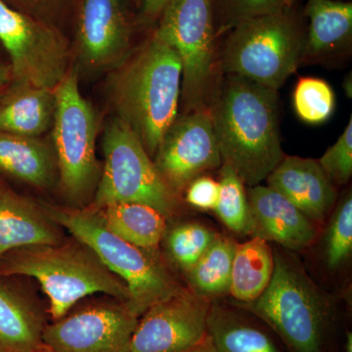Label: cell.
Masks as SVG:
<instances>
[{"label":"cell","mask_w":352,"mask_h":352,"mask_svg":"<svg viewBox=\"0 0 352 352\" xmlns=\"http://www.w3.org/2000/svg\"><path fill=\"white\" fill-rule=\"evenodd\" d=\"M208 107L221 156L245 185L265 180L284 157L278 90L221 74Z\"/></svg>","instance_id":"6da1fadb"},{"label":"cell","mask_w":352,"mask_h":352,"mask_svg":"<svg viewBox=\"0 0 352 352\" xmlns=\"http://www.w3.org/2000/svg\"><path fill=\"white\" fill-rule=\"evenodd\" d=\"M109 96L118 119L154 157L178 116L182 66L175 50L154 34L112 69Z\"/></svg>","instance_id":"7a4b0ae2"},{"label":"cell","mask_w":352,"mask_h":352,"mask_svg":"<svg viewBox=\"0 0 352 352\" xmlns=\"http://www.w3.org/2000/svg\"><path fill=\"white\" fill-rule=\"evenodd\" d=\"M0 276L34 278L50 302L55 321L68 314L78 300L94 294L129 302L126 285L102 263L88 245L69 243L19 248L0 258Z\"/></svg>","instance_id":"3957f363"},{"label":"cell","mask_w":352,"mask_h":352,"mask_svg":"<svg viewBox=\"0 0 352 352\" xmlns=\"http://www.w3.org/2000/svg\"><path fill=\"white\" fill-rule=\"evenodd\" d=\"M245 305L292 352H325L333 303L294 258L274 252L270 284Z\"/></svg>","instance_id":"277c9868"},{"label":"cell","mask_w":352,"mask_h":352,"mask_svg":"<svg viewBox=\"0 0 352 352\" xmlns=\"http://www.w3.org/2000/svg\"><path fill=\"white\" fill-rule=\"evenodd\" d=\"M229 32L219 57L221 74L278 90L305 60V30L294 8L251 18Z\"/></svg>","instance_id":"5b68a950"},{"label":"cell","mask_w":352,"mask_h":352,"mask_svg":"<svg viewBox=\"0 0 352 352\" xmlns=\"http://www.w3.org/2000/svg\"><path fill=\"white\" fill-rule=\"evenodd\" d=\"M51 219L88 245L111 272L126 285L127 305L140 317L155 303L180 288L153 251L141 249L109 230L100 215L89 206L59 208L43 205Z\"/></svg>","instance_id":"8992f818"},{"label":"cell","mask_w":352,"mask_h":352,"mask_svg":"<svg viewBox=\"0 0 352 352\" xmlns=\"http://www.w3.org/2000/svg\"><path fill=\"white\" fill-rule=\"evenodd\" d=\"M52 126L53 150L62 193L76 206L95 193L100 179L96 157L98 117L78 87V73L69 68L56 87Z\"/></svg>","instance_id":"52a82bcc"},{"label":"cell","mask_w":352,"mask_h":352,"mask_svg":"<svg viewBox=\"0 0 352 352\" xmlns=\"http://www.w3.org/2000/svg\"><path fill=\"white\" fill-rule=\"evenodd\" d=\"M102 149L105 162L89 207L139 203L157 208L168 219L175 214L177 194L160 175L138 136L118 118L106 126Z\"/></svg>","instance_id":"ba28073f"},{"label":"cell","mask_w":352,"mask_h":352,"mask_svg":"<svg viewBox=\"0 0 352 352\" xmlns=\"http://www.w3.org/2000/svg\"><path fill=\"white\" fill-rule=\"evenodd\" d=\"M159 19L155 36L170 46L182 62L185 112L208 107L217 80L212 0H171Z\"/></svg>","instance_id":"9c48e42d"},{"label":"cell","mask_w":352,"mask_h":352,"mask_svg":"<svg viewBox=\"0 0 352 352\" xmlns=\"http://www.w3.org/2000/svg\"><path fill=\"white\" fill-rule=\"evenodd\" d=\"M0 43L10 59L13 80L54 89L69 69L63 32L0 0Z\"/></svg>","instance_id":"30bf717a"},{"label":"cell","mask_w":352,"mask_h":352,"mask_svg":"<svg viewBox=\"0 0 352 352\" xmlns=\"http://www.w3.org/2000/svg\"><path fill=\"white\" fill-rule=\"evenodd\" d=\"M153 162L177 195L204 173L221 166L210 109H196L177 116L164 134Z\"/></svg>","instance_id":"8fae6325"},{"label":"cell","mask_w":352,"mask_h":352,"mask_svg":"<svg viewBox=\"0 0 352 352\" xmlns=\"http://www.w3.org/2000/svg\"><path fill=\"white\" fill-rule=\"evenodd\" d=\"M138 319L120 300L95 303L45 326L43 344L55 352H131Z\"/></svg>","instance_id":"7c38bea8"},{"label":"cell","mask_w":352,"mask_h":352,"mask_svg":"<svg viewBox=\"0 0 352 352\" xmlns=\"http://www.w3.org/2000/svg\"><path fill=\"white\" fill-rule=\"evenodd\" d=\"M210 300L179 288L139 317L131 352H180L208 333Z\"/></svg>","instance_id":"4fadbf2b"},{"label":"cell","mask_w":352,"mask_h":352,"mask_svg":"<svg viewBox=\"0 0 352 352\" xmlns=\"http://www.w3.org/2000/svg\"><path fill=\"white\" fill-rule=\"evenodd\" d=\"M131 41L124 0H82L76 43L78 57L88 69H115L129 56Z\"/></svg>","instance_id":"5bb4252c"},{"label":"cell","mask_w":352,"mask_h":352,"mask_svg":"<svg viewBox=\"0 0 352 352\" xmlns=\"http://www.w3.org/2000/svg\"><path fill=\"white\" fill-rule=\"evenodd\" d=\"M266 179L311 221L325 219L337 200L333 183L316 160L284 157Z\"/></svg>","instance_id":"9a60e30c"},{"label":"cell","mask_w":352,"mask_h":352,"mask_svg":"<svg viewBox=\"0 0 352 352\" xmlns=\"http://www.w3.org/2000/svg\"><path fill=\"white\" fill-rule=\"evenodd\" d=\"M247 196L254 219V237L291 250L302 249L314 242V222L276 190L256 185L249 189Z\"/></svg>","instance_id":"2e32d148"},{"label":"cell","mask_w":352,"mask_h":352,"mask_svg":"<svg viewBox=\"0 0 352 352\" xmlns=\"http://www.w3.org/2000/svg\"><path fill=\"white\" fill-rule=\"evenodd\" d=\"M64 242L43 205L7 188L0 192V258L19 248Z\"/></svg>","instance_id":"e0dca14e"},{"label":"cell","mask_w":352,"mask_h":352,"mask_svg":"<svg viewBox=\"0 0 352 352\" xmlns=\"http://www.w3.org/2000/svg\"><path fill=\"white\" fill-rule=\"evenodd\" d=\"M55 110L54 89L12 80L0 95V131L39 138L52 129Z\"/></svg>","instance_id":"ac0fdd59"},{"label":"cell","mask_w":352,"mask_h":352,"mask_svg":"<svg viewBox=\"0 0 352 352\" xmlns=\"http://www.w3.org/2000/svg\"><path fill=\"white\" fill-rule=\"evenodd\" d=\"M43 315L31 300L0 276V352H31L43 346Z\"/></svg>","instance_id":"d6986e66"},{"label":"cell","mask_w":352,"mask_h":352,"mask_svg":"<svg viewBox=\"0 0 352 352\" xmlns=\"http://www.w3.org/2000/svg\"><path fill=\"white\" fill-rule=\"evenodd\" d=\"M57 170L54 150L39 138L0 131V173L36 188H50Z\"/></svg>","instance_id":"ffe728a7"},{"label":"cell","mask_w":352,"mask_h":352,"mask_svg":"<svg viewBox=\"0 0 352 352\" xmlns=\"http://www.w3.org/2000/svg\"><path fill=\"white\" fill-rule=\"evenodd\" d=\"M305 15L308 19L305 60L324 57L351 41V2L307 0Z\"/></svg>","instance_id":"44dd1931"},{"label":"cell","mask_w":352,"mask_h":352,"mask_svg":"<svg viewBox=\"0 0 352 352\" xmlns=\"http://www.w3.org/2000/svg\"><path fill=\"white\" fill-rule=\"evenodd\" d=\"M95 210L109 230L141 249L154 251L166 236L168 217L151 206L113 203Z\"/></svg>","instance_id":"7402d4cb"},{"label":"cell","mask_w":352,"mask_h":352,"mask_svg":"<svg viewBox=\"0 0 352 352\" xmlns=\"http://www.w3.org/2000/svg\"><path fill=\"white\" fill-rule=\"evenodd\" d=\"M208 333L215 352H284L263 329L221 305H210Z\"/></svg>","instance_id":"603a6c76"},{"label":"cell","mask_w":352,"mask_h":352,"mask_svg":"<svg viewBox=\"0 0 352 352\" xmlns=\"http://www.w3.org/2000/svg\"><path fill=\"white\" fill-rule=\"evenodd\" d=\"M259 237L237 244L231 271V294L239 302L256 300L270 284L274 270V252Z\"/></svg>","instance_id":"cb8c5ba5"},{"label":"cell","mask_w":352,"mask_h":352,"mask_svg":"<svg viewBox=\"0 0 352 352\" xmlns=\"http://www.w3.org/2000/svg\"><path fill=\"white\" fill-rule=\"evenodd\" d=\"M237 243L217 235L212 244L186 273L190 289L208 300L229 293L231 271Z\"/></svg>","instance_id":"d4e9b609"},{"label":"cell","mask_w":352,"mask_h":352,"mask_svg":"<svg viewBox=\"0 0 352 352\" xmlns=\"http://www.w3.org/2000/svg\"><path fill=\"white\" fill-rule=\"evenodd\" d=\"M219 199L215 214L227 228L240 235H252L254 219L244 182L228 164L220 170Z\"/></svg>","instance_id":"484cf974"},{"label":"cell","mask_w":352,"mask_h":352,"mask_svg":"<svg viewBox=\"0 0 352 352\" xmlns=\"http://www.w3.org/2000/svg\"><path fill=\"white\" fill-rule=\"evenodd\" d=\"M336 98L332 87L317 78H302L294 91V106L296 115L309 124L327 122L335 111Z\"/></svg>","instance_id":"4316f807"},{"label":"cell","mask_w":352,"mask_h":352,"mask_svg":"<svg viewBox=\"0 0 352 352\" xmlns=\"http://www.w3.org/2000/svg\"><path fill=\"white\" fill-rule=\"evenodd\" d=\"M352 252V196L346 192L333 210L324 236V259L328 268L340 267Z\"/></svg>","instance_id":"83f0119b"},{"label":"cell","mask_w":352,"mask_h":352,"mask_svg":"<svg viewBox=\"0 0 352 352\" xmlns=\"http://www.w3.org/2000/svg\"><path fill=\"white\" fill-rule=\"evenodd\" d=\"M217 234L199 223H183L171 229L166 238L171 258L188 272L212 244Z\"/></svg>","instance_id":"f1b7e54d"},{"label":"cell","mask_w":352,"mask_h":352,"mask_svg":"<svg viewBox=\"0 0 352 352\" xmlns=\"http://www.w3.org/2000/svg\"><path fill=\"white\" fill-rule=\"evenodd\" d=\"M298 0H212L217 36L251 18L294 8Z\"/></svg>","instance_id":"f546056e"},{"label":"cell","mask_w":352,"mask_h":352,"mask_svg":"<svg viewBox=\"0 0 352 352\" xmlns=\"http://www.w3.org/2000/svg\"><path fill=\"white\" fill-rule=\"evenodd\" d=\"M318 163L333 183L342 185L349 182L352 175V118L337 142L324 153Z\"/></svg>","instance_id":"4dcf8cb0"},{"label":"cell","mask_w":352,"mask_h":352,"mask_svg":"<svg viewBox=\"0 0 352 352\" xmlns=\"http://www.w3.org/2000/svg\"><path fill=\"white\" fill-rule=\"evenodd\" d=\"M18 6L14 8L32 17L59 29L58 22L62 18L72 16L78 17L82 0H16ZM61 31V30H60ZM62 32V31H61Z\"/></svg>","instance_id":"1f68e13d"},{"label":"cell","mask_w":352,"mask_h":352,"mask_svg":"<svg viewBox=\"0 0 352 352\" xmlns=\"http://www.w3.org/2000/svg\"><path fill=\"white\" fill-rule=\"evenodd\" d=\"M185 191L190 205L201 210H214L219 203V182L210 176H199L190 183Z\"/></svg>","instance_id":"d6a6232c"},{"label":"cell","mask_w":352,"mask_h":352,"mask_svg":"<svg viewBox=\"0 0 352 352\" xmlns=\"http://www.w3.org/2000/svg\"><path fill=\"white\" fill-rule=\"evenodd\" d=\"M171 0H141V13L146 20H156Z\"/></svg>","instance_id":"836d02e7"},{"label":"cell","mask_w":352,"mask_h":352,"mask_svg":"<svg viewBox=\"0 0 352 352\" xmlns=\"http://www.w3.org/2000/svg\"><path fill=\"white\" fill-rule=\"evenodd\" d=\"M13 76L9 64L0 61V95L3 94L4 90L12 82Z\"/></svg>","instance_id":"e575fe53"},{"label":"cell","mask_w":352,"mask_h":352,"mask_svg":"<svg viewBox=\"0 0 352 352\" xmlns=\"http://www.w3.org/2000/svg\"><path fill=\"white\" fill-rule=\"evenodd\" d=\"M180 352H215V349L212 337L207 333V335H206L198 344H195V346Z\"/></svg>","instance_id":"d590c367"},{"label":"cell","mask_w":352,"mask_h":352,"mask_svg":"<svg viewBox=\"0 0 352 352\" xmlns=\"http://www.w3.org/2000/svg\"><path fill=\"white\" fill-rule=\"evenodd\" d=\"M346 352H352V333L351 332L346 333V346H344Z\"/></svg>","instance_id":"8d00e7d4"},{"label":"cell","mask_w":352,"mask_h":352,"mask_svg":"<svg viewBox=\"0 0 352 352\" xmlns=\"http://www.w3.org/2000/svg\"><path fill=\"white\" fill-rule=\"evenodd\" d=\"M31 352H55L54 351H52V349H50V347H48L47 346H45V344H43V346H39L38 349H34V351H32Z\"/></svg>","instance_id":"74e56055"},{"label":"cell","mask_w":352,"mask_h":352,"mask_svg":"<svg viewBox=\"0 0 352 352\" xmlns=\"http://www.w3.org/2000/svg\"><path fill=\"white\" fill-rule=\"evenodd\" d=\"M7 189V186L6 184H4L3 182L0 180V192L3 191V190Z\"/></svg>","instance_id":"f35d334b"}]
</instances>
